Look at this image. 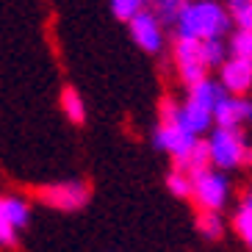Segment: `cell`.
Returning <instances> with one entry per match:
<instances>
[{
  "label": "cell",
  "instance_id": "7402d4cb",
  "mask_svg": "<svg viewBox=\"0 0 252 252\" xmlns=\"http://www.w3.org/2000/svg\"><path fill=\"white\" fill-rule=\"evenodd\" d=\"M236 230H238V236H241L247 244L252 247V214H247V211H238V216H236Z\"/></svg>",
  "mask_w": 252,
  "mask_h": 252
},
{
  "label": "cell",
  "instance_id": "4fadbf2b",
  "mask_svg": "<svg viewBox=\"0 0 252 252\" xmlns=\"http://www.w3.org/2000/svg\"><path fill=\"white\" fill-rule=\"evenodd\" d=\"M222 94H224V89L219 86V83H214L211 78H202V81H197V83L189 86V97H186V100H191V103L202 105V108H208V111L214 114V105Z\"/></svg>",
  "mask_w": 252,
  "mask_h": 252
},
{
  "label": "cell",
  "instance_id": "ffe728a7",
  "mask_svg": "<svg viewBox=\"0 0 252 252\" xmlns=\"http://www.w3.org/2000/svg\"><path fill=\"white\" fill-rule=\"evenodd\" d=\"M202 50H205V61L208 67H222L224 64V45L222 39H208V42H202Z\"/></svg>",
  "mask_w": 252,
  "mask_h": 252
},
{
  "label": "cell",
  "instance_id": "8992f818",
  "mask_svg": "<svg viewBox=\"0 0 252 252\" xmlns=\"http://www.w3.org/2000/svg\"><path fill=\"white\" fill-rule=\"evenodd\" d=\"M31 205L20 197L0 194V247H14L17 233L28 224Z\"/></svg>",
  "mask_w": 252,
  "mask_h": 252
},
{
  "label": "cell",
  "instance_id": "ac0fdd59",
  "mask_svg": "<svg viewBox=\"0 0 252 252\" xmlns=\"http://www.w3.org/2000/svg\"><path fill=\"white\" fill-rule=\"evenodd\" d=\"M230 53L236 59L252 61V31H238L236 36L230 39Z\"/></svg>",
  "mask_w": 252,
  "mask_h": 252
},
{
  "label": "cell",
  "instance_id": "603a6c76",
  "mask_svg": "<svg viewBox=\"0 0 252 252\" xmlns=\"http://www.w3.org/2000/svg\"><path fill=\"white\" fill-rule=\"evenodd\" d=\"M241 211H247V214H252V189L244 194V205H241Z\"/></svg>",
  "mask_w": 252,
  "mask_h": 252
},
{
  "label": "cell",
  "instance_id": "e0dca14e",
  "mask_svg": "<svg viewBox=\"0 0 252 252\" xmlns=\"http://www.w3.org/2000/svg\"><path fill=\"white\" fill-rule=\"evenodd\" d=\"M111 11L117 20L122 23H130L136 14L144 11V0H111Z\"/></svg>",
  "mask_w": 252,
  "mask_h": 252
},
{
  "label": "cell",
  "instance_id": "ba28073f",
  "mask_svg": "<svg viewBox=\"0 0 252 252\" xmlns=\"http://www.w3.org/2000/svg\"><path fill=\"white\" fill-rule=\"evenodd\" d=\"M130 36L144 53H158L163 45V28L153 11H141L130 20Z\"/></svg>",
  "mask_w": 252,
  "mask_h": 252
},
{
  "label": "cell",
  "instance_id": "7a4b0ae2",
  "mask_svg": "<svg viewBox=\"0 0 252 252\" xmlns=\"http://www.w3.org/2000/svg\"><path fill=\"white\" fill-rule=\"evenodd\" d=\"M92 197L89 183L83 180H59V183H47L36 189V200L42 205L53 208V211H61V214H72V211H81Z\"/></svg>",
  "mask_w": 252,
  "mask_h": 252
},
{
  "label": "cell",
  "instance_id": "2e32d148",
  "mask_svg": "<svg viewBox=\"0 0 252 252\" xmlns=\"http://www.w3.org/2000/svg\"><path fill=\"white\" fill-rule=\"evenodd\" d=\"M150 3H153V14L158 17V23H175L186 0H150Z\"/></svg>",
  "mask_w": 252,
  "mask_h": 252
},
{
  "label": "cell",
  "instance_id": "8fae6325",
  "mask_svg": "<svg viewBox=\"0 0 252 252\" xmlns=\"http://www.w3.org/2000/svg\"><path fill=\"white\" fill-rule=\"evenodd\" d=\"M180 125H183L189 133L200 136L214 125V114L208 111V108H202V105L191 103V100H186V103H180Z\"/></svg>",
  "mask_w": 252,
  "mask_h": 252
},
{
  "label": "cell",
  "instance_id": "44dd1931",
  "mask_svg": "<svg viewBox=\"0 0 252 252\" xmlns=\"http://www.w3.org/2000/svg\"><path fill=\"white\" fill-rule=\"evenodd\" d=\"M230 11H233V20L238 23V31H252V3L230 6Z\"/></svg>",
  "mask_w": 252,
  "mask_h": 252
},
{
  "label": "cell",
  "instance_id": "6da1fadb",
  "mask_svg": "<svg viewBox=\"0 0 252 252\" xmlns=\"http://www.w3.org/2000/svg\"><path fill=\"white\" fill-rule=\"evenodd\" d=\"M178 36L189 39H222V33L230 28V14L214 0H186L178 20Z\"/></svg>",
  "mask_w": 252,
  "mask_h": 252
},
{
  "label": "cell",
  "instance_id": "9c48e42d",
  "mask_svg": "<svg viewBox=\"0 0 252 252\" xmlns=\"http://www.w3.org/2000/svg\"><path fill=\"white\" fill-rule=\"evenodd\" d=\"M219 78H222L219 86H222L227 94H233V97L247 94V92L252 89V61L230 56V59H224L222 75H219Z\"/></svg>",
  "mask_w": 252,
  "mask_h": 252
},
{
  "label": "cell",
  "instance_id": "52a82bcc",
  "mask_svg": "<svg viewBox=\"0 0 252 252\" xmlns=\"http://www.w3.org/2000/svg\"><path fill=\"white\" fill-rule=\"evenodd\" d=\"M156 147L163 150V153H169L172 158H183L189 150L194 147V141H197V136L189 133L180 122H161L156 130Z\"/></svg>",
  "mask_w": 252,
  "mask_h": 252
},
{
  "label": "cell",
  "instance_id": "30bf717a",
  "mask_svg": "<svg viewBox=\"0 0 252 252\" xmlns=\"http://www.w3.org/2000/svg\"><path fill=\"white\" fill-rule=\"evenodd\" d=\"M214 122L216 127H227V130H238L241 122H247V100L233 97L224 92L214 105Z\"/></svg>",
  "mask_w": 252,
  "mask_h": 252
},
{
  "label": "cell",
  "instance_id": "d4e9b609",
  "mask_svg": "<svg viewBox=\"0 0 252 252\" xmlns=\"http://www.w3.org/2000/svg\"><path fill=\"white\" fill-rule=\"evenodd\" d=\"M247 122H252V100H247Z\"/></svg>",
  "mask_w": 252,
  "mask_h": 252
},
{
  "label": "cell",
  "instance_id": "7c38bea8",
  "mask_svg": "<svg viewBox=\"0 0 252 252\" xmlns=\"http://www.w3.org/2000/svg\"><path fill=\"white\" fill-rule=\"evenodd\" d=\"M211 166V156H208V141H194V147L186 153L183 158H175V172H183V175H197V172L208 169Z\"/></svg>",
  "mask_w": 252,
  "mask_h": 252
},
{
  "label": "cell",
  "instance_id": "5b68a950",
  "mask_svg": "<svg viewBox=\"0 0 252 252\" xmlns=\"http://www.w3.org/2000/svg\"><path fill=\"white\" fill-rule=\"evenodd\" d=\"M230 183L219 169H202L197 175H191V197L200 205V211H222V205L227 202Z\"/></svg>",
  "mask_w": 252,
  "mask_h": 252
},
{
  "label": "cell",
  "instance_id": "9a60e30c",
  "mask_svg": "<svg viewBox=\"0 0 252 252\" xmlns=\"http://www.w3.org/2000/svg\"><path fill=\"white\" fill-rule=\"evenodd\" d=\"M197 227H200V233L205 238H219L224 233V222L219 216V211H200L197 214Z\"/></svg>",
  "mask_w": 252,
  "mask_h": 252
},
{
  "label": "cell",
  "instance_id": "5bb4252c",
  "mask_svg": "<svg viewBox=\"0 0 252 252\" xmlns=\"http://www.w3.org/2000/svg\"><path fill=\"white\" fill-rule=\"evenodd\" d=\"M61 108L67 114V119L72 125H83L86 122V103H83L81 92L75 86H64L61 89Z\"/></svg>",
  "mask_w": 252,
  "mask_h": 252
},
{
  "label": "cell",
  "instance_id": "cb8c5ba5",
  "mask_svg": "<svg viewBox=\"0 0 252 252\" xmlns=\"http://www.w3.org/2000/svg\"><path fill=\"white\" fill-rule=\"evenodd\" d=\"M244 163H252V147L247 144V150H244Z\"/></svg>",
  "mask_w": 252,
  "mask_h": 252
},
{
  "label": "cell",
  "instance_id": "d6986e66",
  "mask_svg": "<svg viewBox=\"0 0 252 252\" xmlns=\"http://www.w3.org/2000/svg\"><path fill=\"white\" fill-rule=\"evenodd\" d=\"M166 186H169V191L175 197H191V178L183 175V172H169V178H166Z\"/></svg>",
  "mask_w": 252,
  "mask_h": 252
},
{
  "label": "cell",
  "instance_id": "277c9868",
  "mask_svg": "<svg viewBox=\"0 0 252 252\" xmlns=\"http://www.w3.org/2000/svg\"><path fill=\"white\" fill-rule=\"evenodd\" d=\"M244 150L247 141L238 130H227V127H216L211 139H208V156H211V166L216 169H236L244 163Z\"/></svg>",
  "mask_w": 252,
  "mask_h": 252
},
{
  "label": "cell",
  "instance_id": "484cf974",
  "mask_svg": "<svg viewBox=\"0 0 252 252\" xmlns=\"http://www.w3.org/2000/svg\"><path fill=\"white\" fill-rule=\"evenodd\" d=\"M238 3H252V0H230V6H238Z\"/></svg>",
  "mask_w": 252,
  "mask_h": 252
},
{
  "label": "cell",
  "instance_id": "3957f363",
  "mask_svg": "<svg viewBox=\"0 0 252 252\" xmlns=\"http://www.w3.org/2000/svg\"><path fill=\"white\" fill-rule=\"evenodd\" d=\"M172 59H175V69H178L180 81L186 86L208 78V61H205V50H202L200 39H189V36H178L175 47H172Z\"/></svg>",
  "mask_w": 252,
  "mask_h": 252
}]
</instances>
